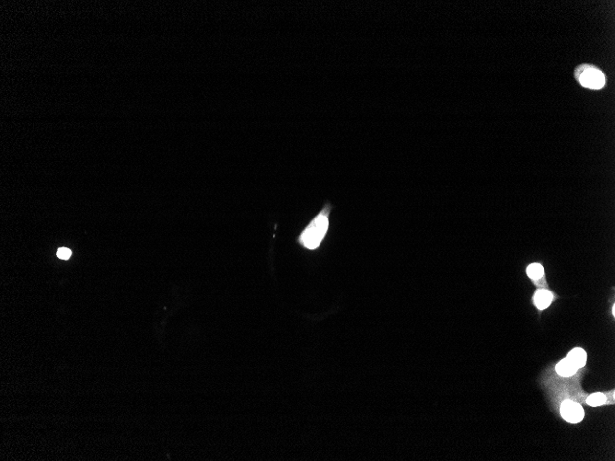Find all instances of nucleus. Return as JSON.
<instances>
[{
	"instance_id": "f257e3e1",
	"label": "nucleus",
	"mask_w": 615,
	"mask_h": 461,
	"mask_svg": "<svg viewBox=\"0 0 615 461\" xmlns=\"http://www.w3.org/2000/svg\"><path fill=\"white\" fill-rule=\"evenodd\" d=\"M330 208L331 205L327 204L319 215L313 218L300 236V242L305 248L309 250H315L319 247L329 227L328 216Z\"/></svg>"
},
{
	"instance_id": "0eeeda50",
	"label": "nucleus",
	"mask_w": 615,
	"mask_h": 461,
	"mask_svg": "<svg viewBox=\"0 0 615 461\" xmlns=\"http://www.w3.org/2000/svg\"><path fill=\"white\" fill-rule=\"evenodd\" d=\"M527 273L529 275L530 278L533 280H538L541 278L544 274V270L542 265L540 264H532L529 265L527 268Z\"/></svg>"
},
{
	"instance_id": "1a4fd4ad",
	"label": "nucleus",
	"mask_w": 615,
	"mask_h": 461,
	"mask_svg": "<svg viewBox=\"0 0 615 461\" xmlns=\"http://www.w3.org/2000/svg\"><path fill=\"white\" fill-rule=\"evenodd\" d=\"M57 256L62 260H68L71 256V250L67 248H61L57 251Z\"/></svg>"
},
{
	"instance_id": "20e7f679",
	"label": "nucleus",
	"mask_w": 615,
	"mask_h": 461,
	"mask_svg": "<svg viewBox=\"0 0 615 461\" xmlns=\"http://www.w3.org/2000/svg\"><path fill=\"white\" fill-rule=\"evenodd\" d=\"M555 371L563 378H570L577 373V368L567 357H566L556 364Z\"/></svg>"
},
{
	"instance_id": "423d86ee",
	"label": "nucleus",
	"mask_w": 615,
	"mask_h": 461,
	"mask_svg": "<svg viewBox=\"0 0 615 461\" xmlns=\"http://www.w3.org/2000/svg\"><path fill=\"white\" fill-rule=\"evenodd\" d=\"M572 363L576 365L577 369L582 368L587 361V353L582 348H574L566 356Z\"/></svg>"
},
{
	"instance_id": "39448f33",
	"label": "nucleus",
	"mask_w": 615,
	"mask_h": 461,
	"mask_svg": "<svg viewBox=\"0 0 615 461\" xmlns=\"http://www.w3.org/2000/svg\"><path fill=\"white\" fill-rule=\"evenodd\" d=\"M533 299L539 310H545L553 301V294L545 289H540L535 293Z\"/></svg>"
},
{
	"instance_id": "6e6552de",
	"label": "nucleus",
	"mask_w": 615,
	"mask_h": 461,
	"mask_svg": "<svg viewBox=\"0 0 615 461\" xmlns=\"http://www.w3.org/2000/svg\"><path fill=\"white\" fill-rule=\"evenodd\" d=\"M587 404H589L590 406L592 407H598L602 404H604L606 402V397L603 393H594L591 394L590 396H589L586 400Z\"/></svg>"
},
{
	"instance_id": "f03ea898",
	"label": "nucleus",
	"mask_w": 615,
	"mask_h": 461,
	"mask_svg": "<svg viewBox=\"0 0 615 461\" xmlns=\"http://www.w3.org/2000/svg\"><path fill=\"white\" fill-rule=\"evenodd\" d=\"M575 76L583 87L600 90L605 85V76L599 68L591 65H581L576 69Z\"/></svg>"
},
{
	"instance_id": "7ed1b4c3",
	"label": "nucleus",
	"mask_w": 615,
	"mask_h": 461,
	"mask_svg": "<svg viewBox=\"0 0 615 461\" xmlns=\"http://www.w3.org/2000/svg\"><path fill=\"white\" fill-rule=\"evenodd\" d=\"M560 413L564 420L571 423H580L584 418V410L582 406L570 400L563 401Z\"/></svg>"
}]
</instances>
